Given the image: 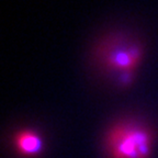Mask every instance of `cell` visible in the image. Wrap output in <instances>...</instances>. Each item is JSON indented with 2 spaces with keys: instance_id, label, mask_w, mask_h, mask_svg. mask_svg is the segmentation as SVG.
<instances>
[{
  "instance_id": "cell-1",
  "label": "cell",
  "mask_w": 158,
  "mask_h": 158,
  "mask_svg": "<svg viewBox=\"0 0 158 158\" xmlns=\"http://www.w3.org/2000/svg\"><path fill=\"white\" fill-rule=\"evenodd\" d=\"M141 39L124 31H111L100 36L94 44L91 57L99 69L118 76L134 73L144 56Z\"/></svg>"
},
{
  "instance_id": "cell-2",
  "label": "cell",
  "mask_w": 158,
  "mask_h": 158,
  "mask_svg": "<svg viewBox=\"0 0 158 158\" xmlns=\"http://www.w3.org/2000/svg\"><path fill=\"white\" fill-rule=\"evenodd\" d=\"M153 145L154 135L151 128L132 120L112 125L104 139L109 158H149Z\"/></svg>"
},
{
  "instance_id": "cell-3",
  "label": "cell",
  "mask_w": 158,
  "mask_h": 158,
  "mask_svg": "<svg viewBox=\"0 0 158 158\" xmlns=\"http://www.w3.org/2000/svg\"><path fill=\"white\" fill-rule=\"evenodd\" d=\"M13 143L18 153L24 157H35L43 149L42 138L32 130L19 131L15 134Z\"/></svg>"
}]
</instances>
